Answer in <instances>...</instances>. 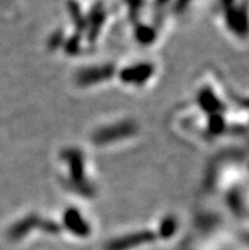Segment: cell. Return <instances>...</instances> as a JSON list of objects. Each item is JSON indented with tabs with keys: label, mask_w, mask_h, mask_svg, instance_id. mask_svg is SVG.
<instances>
[{
	"label": "cell",
	"mask_w": 249,
	"mask_h": 250,
	"mask_svg": "<svg viewBox=\"0 0 249 250\" xmlns=\"http://www.w3.org/2000/svg\"><path fill=\"white\" fill-rule=\"evenodd\" d=\"M199 101L201 103L202 108L208 113L220 114L221 109H223V104H221L220 99L216 98V95L212 93L210 88H206L201 90L199 97Z\"/></svg>",
	"instance_id": "cell-11"
},
{
	"label": "cell",
	"mask_w": 249,
	"mask_h": 250,
	"mask_svg": "<svg viewBox=\"0 0 249 250\" xmlns=\"http://www.w3.org/2000/svg\"><path fill=\"white\" fill-rule=\"evenodd\" d=\"M38 225H41V220L37 215L25 216L24 219H22L13 226L10 235H12V238L14 240H21L23 236L28 235Z\"/></svg>",
	"instance_id": "cell-9"
},
{
	"label": "cell",
	"mask_w": 249,
	"mask_h": 250,
	"mask_svg": "<svg viewBox=\"0 0 249 250\" xmlns=\"http://www.w3.org/2000/svg\"><path fill=\"white\" fill-rule=\"evenodd\" d=\"M220 5L224 13V19L227 28L238 37H246L248 33V17L247 6L238 5L237 0H220Z\"/></svg>",
	"instance_id": "cell-1"
},
{
	"label": "cell",
	"mask_w": 249,
	"mask_h": 250,
	"mask_svg": "<svg viewBox=\"0 0 249 250\" xmlns=\"http://www.w3.org/2000/svg\"><path fill=\"white\" fill-rule=\"evenodd\" d=\"M126 3L129 4V14L131 19H135L139 16L140 10L142 9L145 0H126Z\"/></svg>",
	"instance_id": "cell-15"
},
{
	"label": "cell",
	"mask_w": 249,
	"mask_h": 250,
	"mask_svg": "<svg viewBox=\"0 0 249 250\" xmlns=\"http://www.w3.org/2000/svg\"><path fill=\"white\" fill-rule=\"evenodd\" d=\"M177 220L174 219L173 216H168L165 217L160 224V229H159V235L163 239H169L172 238L177 231Z\"/></svg>",
	"instance_id": "cell-13"
},
{
	"label": "cell",
	"mask_w": 249,
	"mask_h": 250,
	"mask_svg": "<svg viewBox=\"0 0 249 250\" xmlns=\"http://www.w3.org/2000/svg\"><path fill=\"white\" fill-rule=\"evenodd\" d=\"M80 50V35L76 33V35L71 36V37L65 42V51L68 54H78Z\"/></svg>",
	"instance_id": "cell-14"
},
{
	"label": "cell",
	"mask_w": 249,
	"mask_h": 250,
	"mask_svg": "<svg viewBox=\"0 0 249 250\" xmlns=\"http://www.w3.org/2000/svg\"><path fill=\"white\" fill-rule=\"evenodd\" d=\"M64 224L70 232H73L76 236L85 238L91 234V226L88 221H85L82 213L78 209L70 207L64 212Z\"/></svg>",
	"instance_id": "cell-7"
},
{
	"label": "cell",
	"mask_w": 249,
	"mask_h": 250,
	"mask_svg": "<svg viewBox=\"0 0 249 250\" xmlns=\"http://www.w3.org/2000/svg\"><path fill=\"white\" fill-rule=\"evenodd\" d=\"M191 3H192V0H173V10L181 14V13L186 12Z\"/></svg>",
	"instance_id": "cell-17"
},
{
	"label": "cell",
	"mask_w": 249,
	"mask_h": 250,
	"mask_svg": "<svg viewBox=\"0 0 249 250\" xmlns=\"http://www.w3.org/2000/svg\"><path fill=\"white\" fill-rule=\"evenodd\" d=\"M154 74V66L149 62H140L133 66L125 67L120 73V79L125 84L140 85L148 82Z\"/></svg>",
	"instance_id": "cell-5"
},
{
	"label": "cell",
	"mask_w": 249,
	"mask_h": 250,
	"mask_svg": "<svg viewBox=\"0 0 249 250\" xmlns=\"http://www.w3.org/2000/svg\"><path fill=\"white\" fill-rule=\"evenodd\" d=\"M67 8L70 14L71 22L74 23L76 31L80 35V32H84L87 29V17L83 13L82 6H80V4L76 0H68Z\"/></svg>",
	"instance_id": "cell-10"
},
{
	"label": "cell",
	"mask_w": 249,
	"mask_h": 250,
	"mask_svg": "<svg viewBox=\"0 0 249 250\" xmlns=\"http://www.w3.org/2000/svg\"><path fill=\"white\" fill-rule=\"evenodd\" d=\"M157 240V235L150 230H141L131 234H126L120 238L111 240L106 247V250H130L139 245L149 244Z\"/></svg>",
	"instance_id": "cell-4"
},
{
	"label": "cell",
	"mask_w": 249,
	"mask_h": 250,
	"mask_svg": "<svg viewBox=\"0 0 249 250\" xmlns=\"http://www.w3.org/2000/svg\"><path fill=\"white\" fill-rule=\"evenodd\" d=\"M63 159L69 165V177L76 189H83V194L88 196L91 187L87 182L84 168V156L78 149H68L63 152Z\"/></svg>",
	"instance_id": "cell-2"
},
{
	"label": "cell",
	"mask_w": 249,
	"mask_h": 250,
	"mask_svg": "<svg viewBox=\"0 0 249 250\" xmlns=\"http://www.w3.org/2000/svg\"><path fill=\"white\" fill-rule=\"evenodd\" d=\"M134 35L140 43L150 44L157 38V31H155V28H153L152 25L137 22L135 24V28H134Z\"/></svg>",
	"instance_id": "cell-12"
},
{
	"label": "cell",
	"mask_w": 249,
	"mask_h": 250,
	"mask_svg": "<svg viewBox=\"0 0 249 250\" xmlns=\"http://www.w3.org/2000/svg\"><path fill=\"white\" fill-rule=\"evenodd\" d=\"M136 132V125L131 121H122L118 124L111 125L95 131L93 135V141L98 145L112 144L114 141H120L129 136H133Z\"/></svg>",
	"instance_id": "cell-3"
},
{
	"label": "cell",
	"mask_w": 249,
	"mask_h": 250,
	"mask_svg": "<svg viewBox=\"0 0 249 250\" xmlns=\"http://www.w3.org/2000/svg\"><path fill=\"white\" fill-rule=\"evenodd\" d=\"M106 18H107L106 8L101 1H98L93 5V8L87 16V29H85V32L88 31L89 41H94L98 37L104 22H106Z\"/></svg>",
	"instance_id": "cell-8"
},
{
	"label": "cell",
	"mask_w": 249,
	"mask_h": 250,
	"mask_svg": "<svg viewBox=\"0 0 249 250\" xmlns=\"http://www.w3.org/2000/svg\"><path fill=\"white\" fill-rule=\"evenodd\" d=\"M64 40V33L63 31H56L54 33V35L51 36L50 40H48V44H50L51 48H56L59 47V44H61V42H63Z\"/></svg>",
	"instance_id": "cell-16"
},
{
	"label": "cell",
	"mask_w": 249,
	"mask_h": 250,
	"mask_svg": "<svg viewBox=\"0 0 249 250\" xmlns=\"http://www.w3.org/2000/svg\"><path fill=\"white\" fill-rule=\"evenodd\" d=\"M170 1H173V0H154V6L158 9H161V8L167 6Z\"/></svg>",
	"instance_id": "cell-18"
},
{
	"label": "cell",
	"mask_w": 249,
	"mask_h": 250,
	"mask_svg": "<svg viewBox=\"0 0 249 250\" xmlns=\"http://www.w3.org/2000/svg\"><path fill=\"white\" fill-rule=\"evenodd\" d=\"M114 69L111 65H102L97 67H88L80 70L76 75V82L79 85H91L95 83H101L103 80L110 79L113 75Z\"/></svg>",
	"instance_id": "cell-6"
}]
</instances>
